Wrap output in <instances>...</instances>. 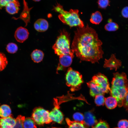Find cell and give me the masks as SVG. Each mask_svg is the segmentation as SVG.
Masks as SVG:
<instances>
[{"mask_svg":"<svg viewBox=\"0 0 128 128\" xmlns=\"http://www.w3.org/2000/svg\"><path fill=\"white\" fill-rule=\"evenodd\" d=\"M121 65V61L116 58L114 54H112L109 59H105L104 67L109 68L110 69H114L116 70Z\"/></svg>","mask_w":128,"mask_h":128,"instance_id":"cell-9","label":"cell"},{"mask_svg":"<svg viewBox=\"0 0 128 128\" xmlns=\"http://www.w3.org/2000/svg\"><path fill=\"white\" fill-rule=\"evenodd\" d=\"M119 28L117 24L112 22L110 19L109 20L108 23L105 26V29L108 31H115L118 30Z\"/></svg>","mask_w":128,"mask_h":128,"instance_id":"cell-21","label":"cell"},{"mask_svg":"<svg viewBox=\"0 0 128 128\" xmlns=\"http://www.w3.org/2000/svg\"><path fill=\"white\" fill-rule=\"evenodd\" d=\"M23 9L20 17L18 18L14 17L13 18L15 19H17L18 18L22 19L25 23L26 26L27 25L28 23L30 22V17L29 12L31 8H28L27 3L25 0H23Z\"/></svg>","mask_w":128,"mask_h":128,"instance_id":"cell-15","label":"cell"},{"mask_svg":"<svg viewBox=\"0 0 128 128\" xmlns=\"http://www.w3.org/2000/svg\"><path fill=\"white\" fill-rule=\"evenodd\" d=\"M121 14L122 16L125 18H128V6L124 7L121 11Z\"/></svg>","mask_w":128,"mask_h":128,"instance_id":"cell-33","label":"cell"},{"mask_svg":"<svg viewBox=\"0 0 128 128\" xmlns=\"http://www.w3.org/2000/svg\"><path fill=\"white\" fill-rule=\"evenodd\" d=\"M53 9L59 13V18L64 24L70 27L78 26L82 28L84 27L83 22L79 17L78 9H71L68 11L64 10L63 6L58 3L54 7Z\"/></svg>","mask_w":128,"mask_h":128,"instance_id":"cell-3","label":"cell"},{"mask_svg":"<svg viewBox=\"0 0 128 128\" xmlns=\"http://www.w3.org/2000/svg\"><path fill=\"white\" fill-rule=\"evenodd\" d=\"M34 27L37 31L39 32H43L48 29V23L47 21L44 19H39L34 23Z\"/></svg>","mask_w":128,"mask_h":128,"instance_id":"cell-14","label":"cell"},{"mask_svg":"<svg viewBox=\"0 0 128 128\" xmlns=\"http://www.w3.org/2000/svg\"><path fill=\"white\" fill-rule=\"evenodd\" d=\"M74 56L69 55H64L59 56V63L57 68L60 66L64 68L69 67L72 63Z\"/></svg>","mask_w":128,"mask_h":128,"instance_id":"cell-12","label":"cell"},{"mask_svg":"<svg viewBox=\"0 0 128 128\" xmlns=\"http://www.w3.org/2000/svg\"><path fill=\"white\" fill-rule=\"evenodd\" d=\"M25 119L24 116L21 115H18L16 119V123L13 128H24L23 122Z\"/></svg>","mask_w":128,"mask_h":128,"instance_id":"cell-27","label":"cell"},{"mask_svg":"<svg viewBox=\"0 0 128 128\" xmlns=\"http://www.w3.org/2000/svg\"><path fill=\"white\" fill-rule=\"evenodd\" d=\"M70 43L69 34L64 30L61 31L53 46L55 54L59 56L64 55H74V52L70 47Z\"/></svg>","mask_w":128,"mask_h":128,"instance_id":"cell-5","label":"cell"},{"mask_svg":"<svg viewBox=\"0 0 128 128\" xmlns=\"http://www.w3.org/2000/svg\"><path fill=\"white\" fill-rule=\"evenodd\" d=\"M102 19L101 13L97 11L92 14L90 21L93 24H98L101 22Z\"/></svg>","mask_w":128,"mask_h":128,"instance_id":"cell-20","label":"cell"},{"mask_svg":"<svg viewBox=\"0 0 128 128\" xmlns=\"http://www.w3.org/2000/svg\"><path fill=\"white\" fill-rule=\"evenodd\" d=\"M92 128H109L108 124L105 121L101 120Z\"/></svg>","mask_w":128,"mask_h":128,"instance_id":"cell-29","label":"cell"},{"mask_svg":"<svg viewBox=\"0 0 128 128\" xmlns=\"http://www.w3.org/2000/svg\"><path fill=\"white\" fill-rule=\"evenodd\" d=\"M31 56L32 60L34 62L38 63L42 60L44 56V54L41 50L36 49L32 52Z\"/></svg>","mask_w":128,"mask_h":128,"instance_id":"cell-17","label":"cell"},{"mask_svg":"<svg viewBox=\"0 0 128 128\" xmlns=\"http://www.w3.org/2000/svg\"><path fill=\"white\" fill-rule=\"evenodd\" d=\"M65 120L69 126V128H85L84 125L80 122L75 121H71L67 118Z\"/></svg>","mask_w":128,"mask_h":128,"instance_id":"cell-22","label":"cell"},{"mask_svg":"<svg viewBox=\"0 0 128 128\" xmlns=\"http://www.w3.org/2000/svg\"><path fill=\"white\" fill-rule=\"evenodd\" d=\"M54 104L55 107L49 112V116L51 120L59 123L61 124L64 119V116L62 113L59 110V102L57 98H54Z\"/></svg>","mask_w":128,"mask_h":128,"instance_id":"cell-8","label":"cell"},{"mask_svg":"<svg viewBox=\"0 0 128 128\" xmlns=\"http://www.w3.org/2000/svg\"><path fill=\"white\" fill-rule=\"evenodd\" d=\"M11 113L10 106L4 104L0 106V116L4 118L10 116Z\"/></svg>","mask_w":128,"mask_h":128,"instance_id":"cell-19","label":"cell"},{"mask_svg":"<svg viewBox=\"0 0 128 128\" xmlns=\"http://www.w3.org/2000/svg\"><path fill=\"white\" fill-rule=\"evenodd\" d=\"M123 106L127 110H128V92L124 99Z\"/></svg>","mask_w":128,"mask_h":128,"instance_id":"cell-34","label":"cell"},{"mask_svg":"<svg viewBox=\"0 0 128 128\" xmlns=\"http://www.w3.org/2000/svg\"><path fill=\"white\" fill-rule=\"evenodd\" d=\"M48 110L41 107H37L33 110L32 118L35 123L39 125L49 124L52 122L50 118Z\"/></svg>","mask_w":128,"mask_h":128,"instance_id":"cell-7","label":"cell"},{"mask_svg":"<svg viewBox=\"0 0 128 128\" xmlns=\"http://www.w3.org/2000/svg\"><path fill=\"white\" fill-rule=\"evenodd\" d=\"M87 84L90 88V95L93 97L98 95H104L110 92V90L107 78L101 73L93 76Z\"/></svg>","mask_w":128,"mask_h":128,"instance_id":"cell-4","label":"cell"},{"mask_svg":"<svg viewBox=\"0 0 128 128\" xmlns=\"http://www.w3.org/2000/svg\"><path fill=\"white\" fill-rule=\"evenodd\" d=\"M6 49L9 53L13 54L15 53L17 51L18 47L15 44L10 43H9L7 45Z\"/></svg>","mask_w":128,"mask_h":128,"instance_id":"cell-26","label":"cell"},{"mask_svg":"<svg viewBox=\"0 0 128 128\" xmlns=\"http://www.w3.org/2000/svg\"><path fill=\"white\" fill-rule=\"evenodd\" d=\"M73 117L75 121L80 122L84 125V116L82 113L76 112L73 114Z\"/></svg>","mask_w":128,"mask_h":128,"instance_id":"cell-28","label":"cell"},{"mask_svg":"<svg viewBox=\"0 0 128 128\" xmlns=\"http://www.w3.org/2000/svg\"><path fill=\"white\" fill-rule=\"evenodd\" d=\"M105 98L104 95H98L95 96V102L98 106L104 105L105 102Z\"/></svg>","mask_w":128,"mask_h":128,"instance_id":"cell-25","label":"cell"},{"mask_svg":"<svg viewBox=\"0 0 128 128\" xmlns=\"http://www.w3.org/2000/svg\"><path fill=\"white\" fill-rule=\"evenodd\" d=\"M24 128H36L35 123L32 118L27 117L25 119L23 122Z\"/></svg>","mask_w":128,"mask_h":128,"instance_id":"cell-23","label":"cell"},{"mask_svg":"<svg viewBox=\"0 0 128 128\" xmlns=\"http://www.w3.org/2000/svg\"><path fill=\"white\" fill-rule=\"evenodd\" d=\"M71 49L82 61L98 63L103 57L102 43L96 31L87 24L74 32Z\"/></svg>","mask_w":128,"mask_h":128,"instance_id":"cell-1","label":"cell"},{"mask_svg":"<svg viewBox=\"0 0 128 128\" xmlns=\"http://www.w3.org/2000/svg\"><path fill=\"white\" fill-rule=\"evenodd\" d=\"M105 103L106 107L110 109L114 108L117 105V102L116 99L112 96L105 98Z\"/></svg>","mask_w":128,"mask_h":128,"instance_id":"cell-18","label":"cell"},{"mask_svg":"<svg viewBox=\"0 0 128 128\" xmlns=\"http://www.w3.org/2000/svg\"><path fill=\"white\" fill-rule=\"evenodd\" d=\"M118 126L119 128H128V120L123 119L119 121Z\"/></svg>","mask_w":128,"mask_h":128,"instance_id":"cell-31","label":"cell"},{"mask_svg":"<svg viewBox=\"0 0 128 128\" xmlns=\"http://www.w3.org/2000/svg\"><path fill=\"white\" fill-rule=\"evenodd\" d=\"M29 35L27 30L21 27H18L16 31L14 37L17 41L20 43H23L27 39Z\"/></svg>","mask_w":128,"mask_h":128,"instance_id":"cell-10","label":"cell"},{"mask_svg":"<svg viewBox=\"0 0 128 128\" xmlns=\"http://www.w3.org/2000/svg\"><path fill=\"white\" fill-rule=\"evenodd\" d=\"M84 116V126L87 127L91 126L92 127L97 123L96 118L91 112L88 111L86 112Z\"/></svg>","mask_w":128,"mask_h":128,"instance_id":"cell-13","label":"cell"},{"mask_svg":"<svg viewBox=\"0 0 128 128\" xmlns=\"http://www.w3.org/2000/svg\"><path fill=\"white\" fill-rule=\"evenodd\" d=\"M20 4L18 1L16 0L9 3L5 6L6 11L10 14L18 13L19 9Z\"/></svg>","mask_w":128,"mask_h":128,"instance_id":"cell-16","label":"cell"},{"mask_svg":"<svg viewBox=\"0 0 128 128\" xmlns=\"http://www.w3.org/2000/svg\"><path fill=\"white\" fill-rule=\"evenodd\" d=\"M16 0H0V10L3 7L6 6L9 3Z\"/></svg>","mask_w":128,"mask_h":128,"instance_id":"cell-32","label":"cell"},{"mask_svg":"<svg viewBox=\"0 0 128 128\" xmlns=\"http://www.w3.org/2000/svg\"><path fill=\"white\" fill-rule=\"evenodd\" d=\"M113 76L110 94L116 99L117 105L121 107L123 106L124 99L128 92V79L124 72L114 73Z\"/></svg>","mask_w":128,"mask_h":128,"instance_id":"cell-2","label":"cell"},{"mask_svg":"<svg viewBox=\"0 0 128 128\" xmlns=\"http://www.w3.org/2000/svg\"><path fill=\"white\" fill-rule=\"evenodd\" d=\"M32 0L36 2L39 1H40V0Z\"/></svg>","mask_w":128,"mask_h":128,"instance_id":"cell-35","label":"cell"},{"mask_svg":"<svg viewBox=\"0 0 128 128\" xmlns=\"http://www.w3.org/2000/svg\"><path fill=\"white\" fill-rule=\"evenodd\" d=\"M66 85L70 87L72 91H78L81 88L83 83L82 75L78 72L69 67L67 70L65 77Z\"/></svg>","mask_w":128,"mask_h":128,"instance_id":"cell-6","label":"cell"},{"mask_svg":"<svg viewBox=\"0 0 128 128\" xmlns=\"http://www.w3.org/2000/svg\"><path fill=\"white\" fill-rule=\"evenodd\" d=\"M51 128H55V127H52Z\"/></svg>","mask_w":128,"mask_h":128,"instance_id":"cell-36","label":"cell"},{"mask_svg":"<svg viewBox=\"0 0 128 128\" xmlns=\"http://www.w3.org/2000/svg\"><path fill=\"white\" fill-rule=\"evenodd\" d=\"M109 3V0H99L98 4L100 8L104 9L108 6Z\"/></svg>","mask_w":128,"mask_h":128,"instance_id":"cell-30","label":"cell"},{"mask_svg":"<svg viewBox=\"0 0 128 128\" xmlns=\"http://www.w3.org/2000/svg\"><path fill=\"white\" fill-rule=\"evenodd\" d=\"M8 63L7 59L5 55L0 52V71L5 69Z\"/></svg>","mask_w":128,"mask_h":128,"instance_id":"cell-24","label":"cell"},{"mask_svg":"<svg viewBox=\"0 0 128 128\" xmlns=\"http://www.w3.org/2000/svg\"><path fill=\"white\" fill-rule=\"evenodd\" d=\"M16 123V119L11 114L8 117L0 118V128H13Z\"/></svg>","mask_w":128,"mask_h":128,"instance_id":"cell-11","label":"cell"}]
</instances>
